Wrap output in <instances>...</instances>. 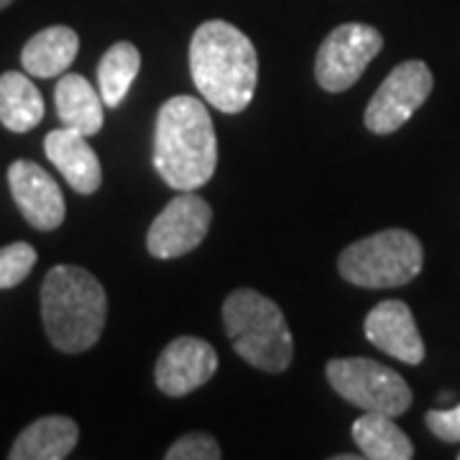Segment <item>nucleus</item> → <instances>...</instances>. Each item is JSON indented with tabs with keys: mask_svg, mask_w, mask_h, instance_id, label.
<instances>
[{
	"mask_svg": "<svg viewBox=\"0 0 460 460\" xmlns=\"http://www.w3.org/2000/svg\"><path fill=\"white\" fill-rule=\"evenodd\" d=\"M190 72L205 102L223 113H241L256 93L259 54L233 23L205 21L190 41Z\"/></svg>",
	"mask_w": 460,
	"mask_h": 460,
	"instance_id": "1",
	"label": "nucleus"
},
{
	"mask_svg": "<svg viewBox=\"0 0 460 460\" xmlns=\"http://www.w3.org/2000/svg\"><path fill=\"white\" fill-rule=\"evenodd\" d=\"M154 166L180 192L210 181L217 166V138L202 100L177 95L162 105L154 131Z\"/></svg>",
	"mask_w": 460,
	"mask_h": 460,
	"instance_id": "2",
	"label": "nucleus"
},
{
	"mask_svg": "<svg viewBox=\"0 0 460 460\" xmlns=\"http://www.w3.org/2000/svg\"><path fill=\"white\" fill-rule=\"evenodd\" d=\"M108 314L105 289L90 271L59 263L41 284V317L54 348L84 353L98 343Z\"/></svg>",
	"mask_w": 460,
	"mask_h": 460,
	"instance_id": "3",
	"label": "nucleus"
},
{
	"mask_svg": "<svg viewBox=\"0 0 460 460\" xmlns=\"http://www.w3.org/2000/svg\"><path fill=\"white\" fill-rule=\"evenodd\" d=\"M223 323L233 350L269 374H281L295 358V341L284 313L256 289L241 287L223 305Z\"/></svg>",
	"mask_w": 460,
	"mask_h": 460,
	"instance_id": "4",
	"label": "nucleus"
},
{
	"mask_svg": "<svg viewBox=\"0 0 460 460\" xmlns=\"http://www.w3.org/2000/svg\"><path fill=\"white\" fill-rule=\"evenodd\" d=\"M425 263L420 238L402 228H389L345 248L338 271L345 281L366 289H392L410 284Z\"/></svg>",
	"mask_w": 460,
	"mask_h": 460,
	"instance_id": "5",
	"label": "nucleus"
},
{
	"mask_svg": "<svg viewBox=\"0 0 460 460\" xmlns=\"http://www.w3.org/2000/svg\"><path fill=\"white\" fill-rule=\"evenodd\" d=\"M325 371L330 386L358 410L389 417H399L410 410V384L384 363L371 358H335Z\"/></svg>",
	"mask_w": 460,
	"mask_h": 460,
	"instance_id": "6",
	"label": "nucleus"
},
{
	"mask_svg": "<svg viewBox=\"0 0 460 460\" xmlns=\"http://www.w3.org/2000/svg\"><path fill=\"white\" fill-rule=\"evenodd\" d=\"M384 47V36L368 23H343L325 36L314 59L317 84L328 93H343L361 80L368 62Z\"/></svg>",
	"mask_w": 460,
	"mask_h": 460,
	"instance_id": "7",
	"label": "nucleus"
},
{
	"mask_svg": "<svg viewBox=\"0 0 460 460\" xmlns=\"http://www.w3.org/2000/svg\"><path fill=\"white\" fill-rule=\"evenodd\" d=\"M429 93H432V72L425 62L410 59L396 65L366 108L363 115L366 128L378 136L399 131L414 115V111L429 98Z\"/></svg>",
	"mask_w": 460,
	"mask_h": 460,
	"instance_id": "8",
	"label": "nucleus"
},
{
	"mask_svg": "<svg viewBox=\"0 0 460 460\" xmlns=\"http://www.w3.org/2000/svg\"><path fill=\"white\" fill-rule=\"evenodd\" d=\"M213 223V208L195 195L181 192L154 217L146 233V248L154 259H180L205 241Z\"/></svg>",
	"mask_w": 460,
	"mask_h": 460,
	"instance_id": "9",
	"label": "nucleus"
},
{
	"mask_svg": "<svg viewBox=\"0 0 460 460\" xmlns=\"http://www.w3.org/2000/svg\"><path fill=\"white\" fill-rule=\"evenodd\" d=\"M8 187L29 226L36 230H57L65 223V195L47 169L18 159L8 166Z\"/></svg>",
	"mask_w": 460,
	"mask_h": 460,
	"instance_id": "10",
	"label": "nucleus"
},
{
	"mask_svg": "<svg viewBox=\"0 0 460 460\" xmlns=\"http://www.w3.org/2000/svg\"><path fill=\"white\" fill-rule=\"evenodd\" d=\"M217 371V353L208 341L181 335L166 345L156 361V386L166 396L192 394Z\"/></svg>",
	"mask_w": 460,
	"mask_h": 460,
	"instance_id": "11",
	"label": "nucleus"
},
{
	"mask_svg": "<svg viewBox=\"0 0 460 460\" xmlns=\"http://www.w3.org/2000/svg\"><path fill=\"white\" fill-rule=\"evenodd\" d=\"M363 332L378 350L389 353L396 361L410 363V366L425 361V343L417 330L414 314L399 299L378 302L366 317Z\"/></svg>",
	"mask_w": 460,
	"mask_h": 460,
	"instance_id": "12",
	"label": "nucleus"
},
{
	"mask_svg": "<svg viewBox=\"0 0 460 460\" xmlns=\"http://www.w3.org/2000/svg\"><path fill=\"white\" fill-rule=\"evenodd\" d=\"M44 151L47 159L62 172V177L75 192L80 195L98 192L102 169L95 148L87 144V136L62 126L44 138Z\"/></svg>",
	"mask_w": 460,
	"mask_h": 460,
	"instance_id": "13",
	"label": "nucleus"
},
{
	"mask_svg": "<svg viewBox=\"0 0 460 460\" xmlns=\"http://www.w3.org/2000/svg\"><path fill=\"white\" fill-rule=\"evenodd\" d=\"M80 51V36L69 26H49L44 31L33 33L21 51V65L23 69L39 77V80H51L65 75L69 65L75 62Z\"/></svg>",
	"mask_w": 460,
	"mask_h": 460,
	"instance_id": "14",
	"label": "nucleus"
},
{
	"mask_svg": "<svg viewBox=\"0 0 460 460\" xmlns=\"http://www.w3.org/2000/svg\"><path fill=\"white\" fill-rule=\"evenodd\" d=\"M80 440V428L75 420L54 414L41 417L18 435L11 447V460H62L66 458Z\"/></svg>",
	"mask_w": 460,
	"mask_h": 460,
	"instance_id": "15",
	"label": "nucleus"
},
{
	"mask_svg": "<svg viewBox=\"0 0 460 460\" xmlns=\"http://www.w3.org/2000/svg\"><path fill=\"white\" fill-rule=\"evenodd\" d=\"M54 102H57V115L65 128L83 133V136H95L102 128V98L87 83L83 75H62L57 90H54Z\"/></svg>",
	"mask_w": 460,
	"mask_h": 460,
	"instance_id": "16",
	"label": "nucleus"
},
{
	"mask_svg": "<svg viewBox=\"0 0 460 460\" xmlns=\"http://www.w3.org/2000/svg\"><path fill=\"white\" fill-rule=\"evenodd\" d=\"M353 440L363 453V458L371 460H411L414 445L407 432L394 422L389 414L378 411H363L353 422Z\"/></svg>",
	"mask_w": 460,
	"mask_h": 460,
	"instance_id": "17",
	"label": "nucleus"
},
{
	"mask_svg": "<svg viewBox=\"0 0 460 460\" xmlns=\"http://www.w3.org/2000/svg\"><path fill=\"white\" fill-rule=\"evenodd\" d=\"M44 118V98L39 87L21 72L0 75V123L13 133L36 128Z\"/></svg>",
	"mask_w": 460,
	"mask_h": 460,
	"instance_id": "18",
	"label": "nucleus"
},
{
	"mask_svg": "<svg viewBox=\"0 0 460 460\" xmlns=\"http://www.w3.org/2000/svg\"><path fill=\"white\" fill-rule=\"evenodd\" d=\"M141 69V51L131 41H115L111 49L102 54L98 65L100 98L105 105L118 108L128 95L133 80Z\"/></svg>",
	"mask_w": 460,
	"mask_h": 460,
	"instance_id": "19",
	"label": "nucleus"
},
{
	"mask_svg": "<svg viewBox=\"0 0 460 460\" xmlns=\"http://www.w3.org/2000/svg\"><path fill=\"white\" fill-rule=\"evenodd\" d=\"M36 251L29 243H11V246L0 248V289H11L18 287L21 281L31 274L36 266Z\"/></svg>",
	"mask_w": 460,
	"mask_h": 460,
	"instance_id": "20",
	"label": "nucleus"
},
{
	"mask_svg": "<svg viewBox=\"0 0 460 460\" xmlns=\"http://www.w3.org/2000/svg\"><path fill=\"white\" fill-rule=\"evenodd\" d=\"M220 456L217 440L205 432H190L166 450V460H217Z\"/></svg>",
	"mask_w": 460,
	"mask_h": 460,
	"instance_id": "21",
	"label": "nucleus"
},
{
	"mask_svg": "<svg viewBox=\"0 0 460 460\" xmlns=\"http://www.w3.org/2000/svg\"><path fill=\"white\" fill-rule=\"evenodd\" d=\"M428 428L443 443H460V404L450 410H432L425 417Z\"/></svg>",
	"mask_w": 460,
	"mask_h": 460,
	"instance_id": "22",
	"label": "nucleus"
},
{
	"mask_svg": "<svg viewBox=\"0 0 460 460\" xmlns=\"http://www.w3.org/2000/svg\"><path fill=\"white\" fill-rule=\"evenodd\" d=\"M11 3H13V0H0V11H3V8H8Z\"/></svg>",
	"mask_w": 460,
	"mask_h": 460,
	"instance_id": "23",
	"label": "nucleus"
},
{
	"mask_svg": "<svg viewBox=\"0 0 460 460\" xmlns=\"http://www.w3.org/2000/svg\"><path fill=\"white\" fill-rule=\"evenodd\" d=\"M458 460H460V453H458Z\"/></svg>",
	"mask_w": 460,
	"mask_h": 460,
	"instance_id": "24",
	"label": "nucleus"
}]
</instances>
